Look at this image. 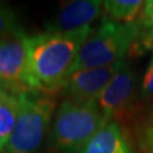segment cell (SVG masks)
I'll return each instance as SVG.
<instances>
[{
    "mask_svg": "<svg viewBox=\"0 0 153 153\" xmlns=\"http://www.w3.org/2000/svg\"><path fill=\"white\" fill-rule=\"evenodd\" d=\"M18 95L0 88V151L6 149L18 115Z\"/></svg>",
    "mask_w": 153,
    "mask_h": 153,
    "instance_id": "10",
    "label": "cell"
},
{
    "mask_svg": "<svg viewBox=\"0 0 153 153\" xmlns=\"http://www.w3.org/2000/svg\"><path fill=\"white\" fill-rule=\"evenodd\" d=\"M107 124L97 102L65 100L57 110L48 145L53 153H78Z\"/></svg>",
    "mask_w": 153,
    "mask_h": 153,
    "instance_id": "3",
    "label": "cell"
},
{
    "mask_svg": "<svg viewBox=\"0 0 153 153\" xmlns=\"http://www.w3.org/2000/svg\"><path fill=\"white\" fill-rule=\"evenodd\" d=\"M140 97L144 101H153V65L149 64L145 74L143 76L141 88H140Z\"/></svg>",
    "mask_w": 153,
    "mask_h": 153,
    "instance_id": "14",
    "label": "cell"
},
{
    "mask_svg": "<svg viewBox=\"0 0 153 153\" xmlns=\"http://www.w3.org/2000/svg\"><path fill=\"white\" fill-rule=\"evenodd\" d=\"M18 101L15 128L5 150L7 153H34L42 144L56 102L50 95L36 91L19 94Z\"/></svg>",
    "mask_w": 153,
    "mask_h": 153,
    "instance_id": "4",
    "label": "cell"
},
{
    "mask_svg": "<svg viewBox=\"0 0 153 153\" xmlns=\"http://www.w3.org/2000/svg\"><path fill=\"white\" fill-rule=\"evenodd\" d=\"M141 32L142 27L137 21L118 23L104 16L97 31L81 47L69 75L77 71L108 67L124 61Z\"/></svg>",
    "mask_w": 153,
    "mask_h": 153,
    "instance_id": "2",
    "label": "cell"
},
{
    "mask_svg": "<svg viewBox=\"0 0 153 153\" xmlns=\"http://www.w3.org/2000/svg\"><path fill=\"white\" fill-rule=\"evenodd\" d=\"M150 64H152V65H153V55H152V57H151V60H150Z\"/></svg>",
    "mask_w": 153,
    "mask_h": 153,
    "instance_id": "17",
    "label": "cell"
},
{
    "mask_svg": "<svg viewBox=\"0 0 153 153\" xmlns=\"http://www.w3.org/2000/svg\"><path fill=\"white\" fill-rule=\"evenodd\" d=\"M91 26L69 33L44 32L26 36L28 65L39 92L52 94L62 88L83 43L92 34Z\"/></svg>",
    "mask_w": 153,
    "mask_h": 153,
    "instance_id": "1",
    "label": "cell"
},
{
    "mask_svg": "<svg viewBox=\"0 0 153 153\" xmlns=\"http://www.w3.org/2000/svg\"><path fill=\"white\" fill-rule=\"evenodd\" d=\"M149 38H150V40L152 41V43H153V28L150 30V32H149Z\"/></svg>",
    "mask_w": 153,
    "mask_h": 153,
    "instance_id": "16",
    "label": "cell"
},
{
    "mask_svg": "<svg viewBox=\"0 0 153 153\" xmlns=\"http://www.w3.org/2000/svg\"><path fill=\"white\" fill-rule=\"evenodd\" d=\"M103 9L100 0H75L60 7L50 19L45 22L47 32L69 33L90 26Z\"/></svg>",
    "mask_w": 153,
    "mask_h": 153,
    "instance_id": "8",
    "label": "cell"
},
{
    "mask_svg": "<svg viewBox=\"0 0 153 153\" xmlns=\"http://www.w3.org/2000/svg\"><path fill=\"white\" fill-rule=\"evenodd\" d=\"M138 149L142 153L153 152V102L138 115L133 124Z\"/></svg>",
    "mask_w": 153,
    "mask_h": 153,
    "instance_id": "12",
    "label": "cell"
},
{
    "mask_svg": "<svg viewBox=\"0 0 153 153\" xmlns=\"http://www.w3.org/2000/svg\"><path fill=\"white\" fill-rule=\"evenodd\" d=\"M144 1L141 0H107L103 1V10L107 17L118 23H133L136 21Z\"/></svg>",
    "mask_w": 153,
    "mask_h": 153,
    "instance_id": "11",
    "label": "cell"
},
{
    "mask_svg": "<svg viewBox=\"0 0 153 153\" xmlns=\"http://www.w3.org/2000/svg\"><path fill=\"white\" fill-rule=\"evenodd\" d=\"M25 39L19 30L0 41V88L16 95L39 92L30 71Z\"/></svg>",
    "mask_w": 153,
    "mask_h": 153,
    "instance_id": "6",
    "label": "cell"
},
{
    "mask_svg": "<svg viewBox=\"0 0 153 153\" xmlns=\"http://www.w3.org/2000/svg\"><path fill=\"white\" fill-rule=\"evenodd\" d=\"M78 153H138L129 140L126 128L109 121L102 126Z\"/></svg>",
    "mask_w": 153,
    "mask_h": 153,
    "instance_id": "9",
    "label": "cell"
},
{
    "mask_svg": "<svg viewBox=\"0 0 153 153\" xmlns=\"http://www.w3.org/2000/svg\"><path fill=\"white\" fill-rule=\"evenodd\" d=\"M124 61L93 69H82L66 77L62 90L68 100L75 102H97L111 78L119 71Z\"/></svg>",
    "mask_w": 153,
    "mask_h": 153,
    "instance_id": "7",
    "label": "cell"
},
{
    "mask_svg": "<svg viewBox=\"0 0 153 153\" xmlns=\"http://www.w3.org/2000/svg\"><path fill=\"white\" fill-rule=\"evenodd\" d=\"M137 23L142 28H153V0L144 1L141 13L137 17Z\"/></svg>",
    "mask_w": 153,
    "mask_h": 153,
    "instance_id": "15",
    "label": "cell"
},
{
    "mask_svg": "<svg viewBox=\"0 0 153 153\" xmlns=\"http://www.w3.org/2000/svg\"><path fill=\"white\" fill-rule=\"evenodd\" d=\"M152 153H153V152H152Z\"/></svg>",
    "mask_w": 153,
    "mask_h": 153,
    "instance_id": "18",
    "label": "cell"
},
{
    "mask_svg": "<svg viewBox=\"0 0 153 153\" xmlns=\"http://www.w3.org/2000/svg\"><path fill=\"white\" fill-rule=\"evenodd\" d=\"M19 31L14 11L7 6L0 4V41Z\"/></svg>",
    "mask_w": 153,
    "mask_h": 153,
    "instance_id": "13",
    "label": "cell"
},
{
    "mask_svg": "<svg viewBox=\"0 0 153 153\" xmlns=\"http://www.w3.org/2000/svg\"><path fill=\"white\" fill-rule=\"evenodd\" d=\"M138 95L136 71L128 62L124 61L100 94L97 103L107 123L117 121L126 127V124L133 125L143 111L137 102Z\"/></svg>",
    "mask_w": 153,
    "mask_h": 153,
    "instance_id": "5",
    "label": "cell"
}]
</instances>
